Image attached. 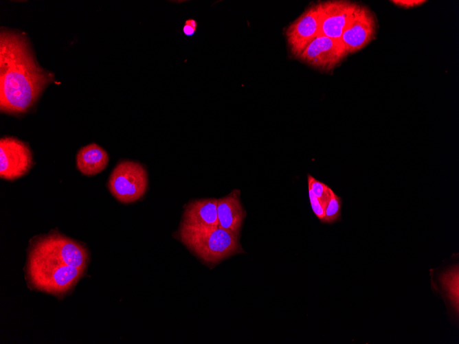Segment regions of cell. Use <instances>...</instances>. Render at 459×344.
I'll list each match as a JSON object with an SVG mask.
<instances>
[{"mask_svg": "<svg viewBox=\"0 0 459 344\" xmlns=\"http://www.w3.org/2000/svg\"><path fill=\"white\" fill-rule=\"evenodd\" d=\"M308 188L320 200L324 207L328 204L333 192L327 185L307 175Z\"/></svg>", "mask_w": 459, "mask_h": 344, "instance_id": "14", "label": "cell"}, {"mask_svg": "<svg viewBox=\"0 0 459 344\" xmlns=\"http://www.w3.org/2000/svg\"><path fill=\"white\" fill-rule=\"evenodd\" d=\"M32 163L29 147L14 137L0 140V176L8 180L18 179L26 174Z\"/></svg>", "mask_w": 459, "mask_h": 344, "instance_id": "8", "label": "cell"}, {"mask_svg": "<svg viewBox=\"0 0 459 344\" xmlns=\"http://www.w3.org/2000/svg\"><path fill=\"white\" fill-rule=\"evenodd\" d=\"M396 5L403 8H411L419 6L426 2L425 0H394L391 1Z\"/></svg>", "mask_w": 459, "mask_h": 344, "instance_id": "17", "label": "cell"}, {"mask_svg": "<svg viewBox=\"0 0 459 344\" xmlns=\"http://www.w3.org/2000/svg\"><path fill=\"white\" fill-rule=\"evenodd\" d=\"M52 73L39 67L26 36L2 30L0 34V108L9 113L27 111L45 87Z\"/></svg>", "mask_w": 459, "mask_h": 344, "instance_id": "1", "label": "cell"}, {"mask_svg": "<svg viewBox=\"0 0 459 344\" xmlns=\"http://www.w3.org/2000/svg\"><path fill=\"white\" fill-rule=\"evenodd\" d=\"M179 240L203 261L215 264L232 255L243 253L239 238L219 227L196 228L181 224Z\"/></svg>", "mask_w": 459, "mask_h": 344, "instance_id": "3", "label": "cell"}, {"mask_svg": "<svg viewBox=\"0 0 459 344\" xmlns=\"http://www.w3.org/2000/svg\"><path fill=\"white\" fill-rule=\"evenodd\" d=\"M109 161L107 152L96 144L87 145L78 151L76 164L84 174L91 176L102 171Z\"/></svg>", "mask_w": 459, "mask_h": 344, "instance_id": "12", "label": "cell"}, {"mask_svg": "<svg viewBox=\"0 0 459 344\" xmlns=\"http://www.w3.org/2000/svg\"><path fill=\"white\" fill-rule=\"evenodd\" d=\"M320 2L314 3L287 28V45L295 58H298L306 46L320 35Z\"/></svg>", "mask_w": 459, "mask_h": 344, "instance_id": "6", "label": "cell"}, {"mask_svg": "<svg viewBox=\"0 0 459 344\" xmlns=\"http://www.w3.org/2000/svg\"><path fill=\"white\" fill-rule=\"evenodd\" d=\"M377 21L374 12L367 6L359 4L345 27L340 40L348 54L365 47L375 37Z\"/></svg>", "mask_w": 459, "mask_h": 344, "instance_id": "7", "label": "cell"}, {"mask_svg": "<svg viewBox=\"0 0 459 344\" xmlns=\"http://www.w3.org/2000/svg\"><path fill=\"white\" fill-rule=\"evenodd\" d=\"M347 55L341 40L320 35L306 46L298 59L311 67L328 72L339 65Z\"/></svg>", "mask_w": 459, "mask_h": 344, "instance_id": "5", "label": "cell"}, {"mask_svg": "<svg viewBox=\"0 0 459 344\" xmlns=\"http://www.w3.org/2000/svg\"><path fill=\"white\" fill-rule=\"evenodd\" d=\"M85 249L71 239L52 234L36 240L31 248L28 274L38 289L60 294L81 277L87 265Z\"/></svg>", "mask_w": 459, "mask_h": 344, "instance_id": "2", "label": "cell"}, {"mask_svg": "<svg viewBox=\"0 0 459 344\" xmlns=\"http://www.w3.org/2000/svg\"><path fill=\"white\" fill-rule=\"evenodd\" d=\"M216 198L193 200L185 208L181 224L196 228L219 227Z\"/></svg>", "mask_w": 459, "mask_h": 344, "instance_id": "11", "label": "cell"}, {"mask_svg": "<svg viewBox=\"0 0 459 344\" xmlns=\"http://www.w3.org/2000/svg\"><path fill=\"white\" fill-rule=\"evenodd\" d=\"M197 27V21L192 19H189L186 20L184 23L183 27V32L186 36H192L195 33Z\"/></svg>", "mask_w": 459, "mask_h": 344, "instance_id": "18", "label": "cell"}, {"mask_svg": "<svg viewBox=\"0 0 459 344\" xmlns=\"http://www.w3.org/2000/svg\"><path fill=\"white\" fill-rule=\"evenodd\" d=\"M147 184V173L140 163L123 161L112 171L108 186L120 202L127 203L139 199L144 194Z\"/></svg>", "mask_w": 459, "mask_h": 344, "instance_id": "4", "label": "cell"}, {"mask_svg": "<svg viewBox=\"0 0 459 344\" xmlns=\"http://www.w3.org/2000/svg\"><path fill=\"white\" fill-rule=\"evenodd\" d=\"M240 191L232 190L217 201L219 227L240 237V232L246 216L240 199Z\"/></svg>", "mask_w": 459, "mask_h": 344, "instance_id": "10", "label": "cell"}, {"mask_svg": "<svg viewBox=\"0 0 459 344\" xmlns=\"http://www.w3.org/2000/svg\"><path fill=\"white\" fill-rule=\"evenodd\" d=\"M443 288L447 294L452 306L458 314V266L446 271L440 276Z\"/></svg>", "mask_w": 459, "mask_h": 344, "instance_id": "13", "label": "cell"}, {"mask_svg": "<svg viewBox=\"0 0 459 344\" xmlns=\"http://www.w3.org/2000/svg\"><path fill=\"white\" fill-rule=\"evenodd\" d=\"M358 5L357 3L345 0L320 2V35L340 40Z\"/></svg>", "mask_w": 459, "mask_h": 344, "instance_id": "9", "label": "cell"}, {"mask_svg": "<svg viewBox=\"0 0 459 344\" xmlns=\"http://www.w3.org/2000/svg\"><path fill=\"white\" fill-rule=\"evenodd\" d=\"M309 196L311 207L315 215L322 222L324 218L325 208L320 200L309 190Z\"/></svg>", "mask_w": 459, "mask_h": 344, "instance_id": "16", "label": "cell"}, {"mask_svg": "<svg viewBox=\"0 0 459 344\" xmlns=\"http://www.w3.org/2000/svg\"><path fill=\"white\" fill-rule=\"evenodd\" d=\"M342 200L334 192L325 207L324 218L322 222L332 223L337 221L341 215Z\"/></svg>", "mask_w": 459, "mask_h": 344, "instance_id": "15", "label": "cell"}]
</instances>
